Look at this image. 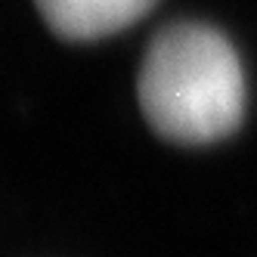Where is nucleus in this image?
Listing matches in <instances>:
<instances>
[{
  "instance_id": "1",
  "label": "nucleus",
  "mask_w": 257,
  "mask_h": 257,
  "mask_svg": "<svg viewBox=\"0 0 257 257\" xmlns=\"http://www.w3.org/2000/svg\"><path fill=\"white\" fill-rule=\"evenodd\" d=\"M140 105L164 140L205 146L229 137L245 112L235 50L208 25L164 28L140 71Z\"/></svg>"
},
{
  "instance_id": "2",
  "label": "nucleus",
  "mask_w": 257,
  "mask_h": 257,
  "mask_svg": "<svg viewBox=\"0 0 257 257\" xmlns=\"http://www.w3.org/2000/svg\"><path fill=\"white\" fill-rule=\"evenodd\" d=\"M44 22L68 41L108 38L149 13L155 0H34Z\"/></svg>"
}]
</instances>
